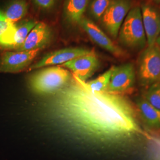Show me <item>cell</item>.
Returning a JSON list of instances; mask_svg holds the SVG:
<instances>
[{
	"label": "cell",
	"instance_id": "6da1fadb",
	"mask_svg": "<svg viewBox=\"0 0 160 160\" xmlns=\"http://www.w3.org/2000/svg\"><path fill=\"white\" fill-rule=\"evenodd\" d=\"M43 100L41 110L48 119L89 143L126 149L153 137L128 97L93 92L74 74L67 86Z\"/></svg>",
	"mask_w": 160,
	"mask_h": 160
},
{
	"label": "cell",
	"instance_id": "7a4b0ae2",
	"mask_svg": "<svg viewBox=\"0 0 160 160\" xmlns=\"http://www.w3.org/2000/svg\"><path fill=\"white\" fill-rule=\"evenodd\" d=\"M72 75L70 71L61 66L48 67L30 76L29 88L36 95L51 96L67 86Z\"/></svg>",
	"mask_w": 160,
	"mask_h": 160
},
{
	"label": "cell",
	"instance_id": "3957f363",
	"mask_svg": "<svg viewBox=\"0 0 160 160\" xmlns=\"http://www.w3.org/2000/svg\"><path fill=\"white\" fill-rule=\"evenodd\" d=\"M118 38L123 46L131 49H143L147 45L141 7L132 8L120 27Z\"/></svg>",
	"mask_w": 160,
	"mask_h": 160
},
{
	"label": "cell",
	"instance_id": "277c9868",
	"mask_svg": "<svg viewBox=\"0 0 160 160\" xmlns=\"http://www.w3.org/2000/svg\"><path fill=\"white\" fill-rule=\"evenodd\" d=\"M138 79L143 87L160 82V48L156 44L147 46L140 54L137 65Z\"/></svg>",
	"mask_w": 160,
	"mask_h": 160
},
{
	"label": "cell",
	"instance_id": "5b68a950",
	"mask_svg": "<svg viewBox=\"0 0 160 160\" xmlns=\"http://www.w3.org/2000/svg\"><path fill=\"white\" fill-rule=\"evenodd\" d=\"M131 8V0H111L100 20L103 28L112 38H118L120 27Z\"/></svg>",
	"mask_w": 160,
	"mask_h": 160
},
{
	"label": "cell",
	"instance_id": "8992f818",
	"mask_svg": "<svg viewBox=\"0 0 160 160\" xmlns=\"http://www.w3.org/2000/svg\"><path fill=\"white\" fill-rule=\"evenodd\" d=\"M40 49L0 52V72L16 74L29 67Z\"/></svg>",
	"mask_w": 160,
	"mask_h": 160
},
{
	"label": "cell",
	"instance_id": "52a82bcc",
	"mask_svg": "<svg viewBox=\"0 0 160 160\" xmlns=\"http://www.w3.org/2000/svg\"><path fill=\"white\" fill-rule=\"evenodd\" d=\"M136 70L132 63L122 64L113 68L109 85L106 92L122 94L131 90L136 81Z\"/></svg>",
	"mask_w": 160,
	"mask_h": 160
},
{
	"label": "cell",
	"instance_id": "ba28073f",
	"mask_svg": "<svg viewBox=\"0 0 160 160\" xmlns=\"http://www.w3.org/2000/svg\"><path fill=\"white\" fill-rule=\"evenodd\" d=\"M69 70L79 80L86 82L100 67V62L96 52L92 50L88 53L74 58L61 65Z\"/></svg>",
	"mask_w": 160,
	"mask_h": 160
},
{
	"label": "cell",
	"instance_id": "9c48e42d",
	"mask_svg": "<svg viewBox=\"0 0 160 160\" xmlns=\"http://www.w3.org/2000/svg\"><path fill=\"white\" fill-rule=\"evenodd\" d=\"M79 24L90 38L98 46L108 52L115 57L123 58L126 56L125 51L113 42L92 20L83 17Z\"/></svg>",
	"mask_w": 160,
	"mask_h": 160
},
{
	"label": "cell",
	"instance_id": "30bf717a",
	"mask_svg": "<svg viewBox=\"0 0 160 160\" xmlns=\"http://www.w3.org/2000/svg\"><path fill=\"white\" fill-rule=\"evenodd\" d=\"M91 51L82 48H69L52 52L45 55L37 62L30 65L28 71L58 65H61L74 58L87 54Z\"/></svg>",
	"mask_w": 160,
	"mask_h": 160
},
{
	"label": "cell",
	"instance_id": "8fae6325",
	"mask_svg": "<svg viewBox=\"0 0 160 160\" xmlns=\"http://www.w3.org/2000/svg\"><path fill=\"white\" fill-rule=\"evenodd\" d=\"M53 32L45 23L38 22L27 36L26 40L16 51H30L42 49L48 46L52 40Z\"/></svg>",
	"mask_w": 160,
	"mask_h": 160
},
{
	"label": "cell",
	"instance_id": "7c38bea8",
	"mask_svg": "<svg viewBox=\"0 0 160 160\" xmlns=\"http://www.w3.org/2000/svg\"><path fill=\"white\" fill-rule=\"evenodd\" d=\"M141 10L147 46H153L160 34V12L149 4H142Z\"/></svg>",
	"mask_w": 160,
	"mask_h": 160
},
{
	"label": "cell",
	"instance_id": "4fadbf2b",
	"mask_svg": "<svg viewBox=\"0 0 160 160\" xmlns=\"http://www.w3.org/2000/svg\"><path fill=\"white\" fill-rule=\"evenodd\" d=\"M38 23L36 20H29L15 24L12 30L0 39V46L15 50L23 44L30 31Z\"/></svg>",
	"mask_w": 160,
	"mask_h": 160
},
{
	"label": "cell",
	"instance_id": "5bb4252c",
	"mask_svg": "<svg viewBox=\"0 0 160 160\" xmlns=\"http://www.w3.org/2000/svg\"><path fill=\"white\" fill-rule=\"evenodd\" d=\"M135 105L140 120L147 128L160 130V110L149 104L143 97L137 98Z\"/></svg>",
	"mask_w": 160,
	"mask_h": 160
},
{
	"label": "cell",
	"instance_id": "9a60e30c",
	"mask_svg": "<svg viewBox=\"0 0 160 160\" xmlns=\"http://www.w3.org/2000/svg\"><path fill=\"white\" fill-rule=\"evenodd\" d=\"M89 0H65L63 17L66 22L72 26L79 24L88 7Z\"/></svg>",
	"mask_w": 160,
	"mask_h": 160
},
{
	"label": "cell",
	"instance_id": "2e32d148",
	"mask_svg": "<svg viewBox=\"0 0 160 160\" xmlns=\"http://www.w3.org/2000/svg\"><path fill=\"white\" fill-rule=\"evenodd\" d=\"M28 4L26 0H13L7 6L3 12L7 18L15 23L27 14Z\"/></svg>",
	"mask_w": 160,
	"mask_h": 160
},
{
	"label": "cell",
	"instance_id": "e0dca14e",
	"mask_svg": "<svg viewBox=\"0 0 160 160\" xmlns=\"http://www.w3.org/2000/svg\"><path fill=\"white\" fill-rule=\"evenodd\" d=\"M113 68V67H112L103 74L100 75L96 79L86 82V84L93 92H106L111 78Z\"/></svg>",
	"mask_w": 160,
	"mask_h": 160
},
{
	"label": "cell",
	"instance_id": "ac0fdd59",
	"mask_svg": "<svg viewBox=\"0 0 160 160\" xmlns=\"http://www.w3.org/2000/svg\"><path fill=\"white\" fill-rule=\"evenodd\" d=\"M143 97L152 106L160 110V82L148 87Z\"/></svg>",
	"mask_w": 160,
	"mask_h": 160
},
{
	"label": "cell",
	"instance_id": "d6986e66",
	"mask_svg": "<svg viewBox=\"0 0 160 160\" xmlns=\"http://www.w3.org/2000/svg\"><path fill=\"white\" fill-rule=\"evenodd\" d=\"M111 0H92L90 6V12L95 20H100L106 11Z\"/></svg>",
	"mask_w": 160,
	"mask_h": 160
},
{
	"label": "cell",
	"instance_id": "ffe728a7",
	"mask_svg": "<svg viewBox=\"0 0 160 160\" xmlns=\"http://www.w3.org/2000/svg\"><path fill=\"white\" fill-rule=\"evenodd\" d=\"M14 24L15 23L8 20L3 12L0 10V39L12 30Z\"/></svg>",
	"mask_w": 160,
	"mask_h": 160
},
{
	"label": "cell",
	"instance_id": "44dd1931",
	"mask_svg": "<svg viewBox=\"0 0 160 160\" xmlns=\"http://www.w3.org/2000/svg\"><path fill=\"white\" fill-rule=\"evenodd\" d=\"M34 5L40 10L47 11L52 9L56 5L57 0H32Z\"/></svg>",
	"mask_w": 160,
	"mask_h": 160
},
{
	"label": "cell",
	"instance_id": "7402d4cb",
	"mask_svg": "<svg viewBox=\"0 0 160 160\" xmlns=\"http://www.w3.org/2000/svg\"><path fill=\"white\" fill-rule=\"evenodd\" d=\"M157 46H158L160 48V34H159L158 37L157 38V40H156V43H155Z\"/></svg>",
	"mask_w": 160,
	"mask_h": 160
},
{
	"label": "cell",
	"instance_id": "603a6c76",
	"mask_svg": "<svg viewBox=\"0 0 160 160\" xmlns=\"http://www.w3.org/2000/svg\"><path fill=\"white\" fill-rule=\"evenodd\" d=\"M152 1L156 4H160V0H152Z\"/></svg>",
	"mask_w": 160,
	"mask_h": 160
}]
</instances>
